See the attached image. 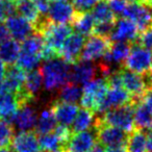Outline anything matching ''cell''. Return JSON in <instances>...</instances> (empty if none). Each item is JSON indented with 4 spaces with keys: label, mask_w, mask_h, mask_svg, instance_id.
<instances>
[{
    "label": "cell",
    "mask_w": 152,
    "mask_h": 152,
    "mask_svg": "<svg viewBox=\"0 0 152 152\" xmlns=\"http://www.w3.org/2000/svg\"><path fill=\"white\" fill-rule=\"evenodd\" d=\"M71 65L59 57L47 61L41 68L43 85L47 91H57L69 83Z\"/></svg>",
    "instance_id": "obj_1"
},
{
    "label": "cell",
    "mask_w": 152,
    "mask_h": 152,
    "mask_svg": "<svg viewBox=\"0 0 152 152\" xmlns=\"http://www.w3.org/2000/svg\"><path fill=\"white\" fill-rule=\"evenodd\" d=\"M134 102L126 104V105L120 106V107L112 108L106 110L105 113L101 114L99 117L96 118V121L102 124L110 125V126L117 127L125 132L130 133L134 127Z\"/></svg>",
    "instance_id": "obj_2"
},
{
    "label": "cell",
    "mask_w": 152,
    "mask_h": 152,
    "mask_svg": "<svg viewBox=\"0 0 152 152\" xmlns=\"http://www.w3.org/2000/svg\"><path fill=\"white\" fill-rule=\"evenodd\" d=\"M38 34L43 36L46 46L58 55L65 41L72 34V26L68 24L53 23L46 17Z\"/></svg>",
    "instance_id": "obj_3"
},
{
    "label": "cell",
    "mask_w": 152,
    "mask_h": 152,
    "mask_svg": "<svg viewBox=\"0 0 152 152\" xmlns=\"http://www.w3.org/2000/svg\"><path fill=\"white\" fill-rule=\"evenodd\" d=\"M107 91L108 85L104 77L93 79L86 83L83 88V95L80 99L83 108L92 110L94 114L97 113Z\"/></svg>",
    "instance_id": "obj_4"
},
{
    "label": "cell",
    "mask_w": 152,
    "mask_h": 152,
    "mask_svg": "<svg viewBox=\"0 0 152 152\" xmlns=\"http://www.w3.org/2000/svg\"><path fill=\"white\" fill-rule=\"evenodd\" d=\"M123 68L142 75L152 73V52L137 42L133 43Z\"/></svg>",
    "instance_id": "obj_5"
},
{
    "label": "cell",
    "mask_w": 152,
    "mask_h": 152,
    "mask_svg": "<svg viewBox=\"0 0 152 152\" xmlns=\"http://www.w3.org/2000/svg\"><path fill=\"white\" fill-rule=\"evenodd\" d=\"M120 73L123 88H125V90L132 96L135 101L142 99L148 89L152 87L150 74L142 75V74L135 73L123 67L120 68Z\"/></svg>",
    "instance_id": "obj_6"
},
{
    "label": "cell",
    "mask_w": 152,
    "mask_h": 152,
    "mask_svg": "<svg viewBox=\"0 0 152 152\" xmlns=\"http://www.w3.org/2000/svg\"><path fill=\"white\" fill-rule=\"evenodd\" d=\"M93 128L95 130L97 142L105 148L126 146L129 133L125 132L122 129L110 125L102 124L96 120Z\"/></svg>",
    "instance_id": "obj_7"
},
{
    "label": "cell",
    "mask_w": 152,
    "mask_h": 152,
    "mask_svg": "<svg viewBox=\"0 0 152 152\" xmlns=\"http://www.w3.org/2000/svg\"><path fill=\"white\" fill-rule=\"evenodd\" d=\"M110 46H112V42L110 41V39L93 34L89 37L85 42L79 61H98L110 50Z\"/></svg>",
    "instance_id": "obj_8"
},
{
    "label": "cell",
    "mask_w": 152,
    "mask_h": 152,
    "mask_svg": "<svg viewBox=\"0 0 152 152\" xmlns=\"http://www.w3.org/2000/svg\"><path fill=\"white\" fill-rule=\"evenodd\" d=\"M86 39L85 36L73 32L67 38L64 45L61 46L58 53V57L65 61L66 63L73 65L80 58L81 51H83V45H85Z\"/></svg>",
    "instance_id": "obj_9"
},
{
    "label": "cell",
    "mask_w": 152,
    "mask_h": 152,
    "mask_svg": "<svg viewBox=\"0 0 152 152\" xmlns=\"http://www.w3.org/2000/svg\"><path fill=\"white\" fill-rule=\"evenodd\" d=\"M123 17L132 21L141 32L152 26V11L143 3L127 4Z\"/></svg>",
    "instance_id": "obj_10"
},
{
    "label": "cell",
    "mask_w": 152,
    "mask_h": 152,
    "mask_svg": "<svg viewBox=\"0 0 152 152\" xmlns=\"http://www.w3.org/2000/svg\"><path fill=\"white\" fill-rule=\"evenodd\" d=\"M139 28L132 21L126 18H118L115 24L114 30L110 36V41L115 42L135 43L139 39Z\"/></svg>",
    "instance_id": "obj_11"
},
{
    "label": "cell",
    "mask_w": 152,
    "mask_h": 152,
    "mask_svg": "<svg viewBox=\"0 0 152 152\" xmlns=\"http://www.w3.org/2000/svg\"><path fill=\"white\" fill-rule=\"evenodd\" d=\"M134 101L135 100L132 98V96L123 88H108L107 93L102 103L100 104L97 114L101 115L108 110L120 107Z\"/></svg>",
    "instance_id": "obj_12"
},
{
    "label": "cell",
    "mask_w": 152,
    "mask_h": 152,
    "mask_svg": "<svg viewBox=\"0 0 152 152\" xmlns=\"http://www.w3.org/2000/svg\"><path fill=\"white\" fill-rule=\"evenodd\" d=\"M98 72V68L92 61H78L71 65L69 81L74 85L80 86L93 80Z\"/></svg>",
    "instance_id": "obj_13"
},
{
    "label": "cell",
    "mask_w": 152,
    "mask_h": 152,
    "mask_svg": "<svg viewBox=\"0 0 152 152\" xmlns=\"http://www.w3.org/2000/svg\"><path fill=\"white\" fill-rule=\"evenodd\" d=\"M97 140L94 128L91 130L72 133L66 145L65 152H91Z\"/></svg>",
    "instance_id": "obj_14"
},
{
    "label": "cell",
    "mask_w": 152,
    "mask_h": 152,
    "mask_svg": "<svg viewBox=\"0 0 152 152\" xmlns=\"http://www.w3.org/2000/svg\"><path fill=\"white\" fill-rule=\"evenodd\" d=\"M25 76V72L18 66H7V71L0 86V90L18 95L23 91Z\"/></svg>",
    "instance_id": "obj_15"
},
{
    "label": "cell",
    "mask_w": 152,
    "mask_h": 152,
    "mask_svg": "<svg viewBox=\"0 0 152 152\" xmlns=\"http://www.w3.org/2000/svg\"><path fill=\"white\" fill-rule=\"evenodd\" d=\"M37 121L38 116L34 106L31 103H25L20 106L10 123L20 131H29L36 128Z\"/></svg>",
    "instance_id": "obj_16"
},
{
    "label": "cell",
    "mask_w": 152,
    "mask_h": 152,
    "mask_svg": "<svg viewBox=\"0 0 152 152\" xmlns=\"http://www.w3.org/2000/svg\"><path fill=\"white\" fill-rule=\"evenodd\" d=\"M5 26L9 30L10 34L18 42H22L25 39H27L29 36L34 34V28L32 24L25 18L21 17L20 15L10 16L5 20Z\"/></svg>",
    "instance_id": "obj_17"
},
{
    "label": "cell",
    "mask_w": 152,
    "mask_h": 152,
    "mask_svg": "<svg viewBox=\"0 0 152 152\" xmlns=\"http://www.w3.org/2000/svg\"><path fill=\"white\" fill-rule=\"evenodd\" d=\"M13 152H41L40 143L36 131H20L12 141Z\"/></svg>",
    "instance_id": "obj_18"
},
{
    "label": "cell",
    "mask_w": 152,
    "mask_h": 152,
    "mask_svg": "<svg viewBox=\"0 0 152 152\" xmlns=\"http://www.w3.org/2000/svg\"><path fill=\"white\" fill-rule=\"evenodd\" d=\"M75 12L74 5L70 1H54L50 4L47 18L53 23L71 24Z\"/></svg>",
    "instance_id": "obj_19"
},
{
    "label": "cell",
    "mask_w": 152,
    "mask_h": 152,
    "mask_svg": "<svg viewBox=\"0 0 152 152\" xmlns=\"http://www.w3.org/2000/svg\"><path fill=\"white\" fill-rule=\"evenodd\" d=\"M49 106L52 110L59 125H65V126L71 125L79 112L77 104L66 103V102H61L57 100H53Z\"/></svg>",
    "instance_id": "obj_20"
},
{
    "label": "cell",
    "mask_w": 152,
    "mask_h": 152,
    "mask_svg": "<svg viewBox=\"0 0 152 152\" xmlns=\"http://www.w3.org/2000/svg\"><path fill=\"white\" fill-rule=\"evenodd\" d=\"M15 7L16 13L19 14L21 17L25 18L27 21H29L34 26V32H38L39 28L41 27L46 17H43L41 15L36 4L32 2V0H18L15 3Z\"/></svg>",
    "instance_id": "obj_21"
},
{
    "label": "cell",
    "mask_w": 152,
    "mask_h": 152,
    "mask_svg": "<svg viewBox=\"0 0 152 152\" xmlns=\"http://www.w3.org/2000/svg\"><path fill=\"white\" fill-rule=\"evenodd\" d=\"M19 106V100L15 94L0 90V120L11 122Z\"/></svg>",
    "instance_id": "obj_22"
},
{
    "label": "cell",
    "mask_w": 152,
    "mask_h": 152,
    "mask_svg": "<svg viewBox=\"0 0 152 152\" xmlns=\"http://www.w3.org/2000/svg\"><path fill=\"white\" fill-rule=\"evenodd\" d=\"M43 86V77L40 70H31L27 72L25 76V83H24L23 91L26 95L29 96L30 99L34 101L41 93Z\"/></svg>",
    "instance_id": "obj_23"
},
{
    "label": "cell",
    "mask_w": 152,
    "mask_h": 152,
    "mask_svg": "<svg viewBox=\"0 0 152 152\" xmlns=\"http://www.w3.org/2000/svg\"><path fill=\"white\" fill-rule=\"evenodd\" d=\"M133 118L135 128L142 130H152V115L142 99L135 101Z\"/></svg>",
    "instance_id": "obj_24"
},
{
    "label": "cell",
    "mask_w": 152,
    "mask_h": 152,
    "mask_svg": "<svg viewBox=\"0 0 152 152\" xmlns=\"http://www.w3.org/2000/svg\"><path fill=\"white\" fill-rule=\"evenodd\" d=\"M70 25L75 28L78 34H83V36H90L91 34H93L95 22H94L93 16L90 12L76 11Z\"/></svg>",
    "instance_id": "obj_25"
},
{
    "label": "cell",
    "mask_w": 152,
    "mask_h": 152,
    "mask_svg": "<svg viewBox=\"0 0 152 152\" xmlns=\"http://www.w3.org/2000/svg\"><path fill=\"white\" fill-rule=\"evenodd\" d=\"M21 51V45L15 39H9L0 44V58L7 66H12L17 61Z\"/></svg>",
    "instance_id": "obj_26"
},
{
    "label": "cell",
    "mask_w": 152,
    "mask_h": 152,
    "mask_svg": "<svg viewBox=\"0 0 152 152\" xmlns=\"http://www.w3.org/2000/svg\"><path fill=\"white\" fill-rule=\"evenodd\" d=\"M57 127V121L53 114L52 110L49 106L48 108H45L40 114L37 121L36 132L37 134H47L54 130Z\"/></svg>",
    "instance_id": "obj_27"
},
{
    "label": "cell",
    "mask_w": 152,
    "mask_h": 152,
    "mask_svg": "<svg viewBox=\"0 0 152 152\" xmlns=\"http://www.w3.org/2000/svg\"><path fill=\"white\" fill-rule=\"evenodd\" d=\"M94 115L95 114L92 110H86V108L79 110L74 122L72 123V133L81 132V131H86L93 128L96 120Z\"/></svg>",
    "instance_id": "obj_28"
},
{
    "label": "cell",
    "mask_w": 152,
    "mask_h": 152,
    "mask_svg": "<svg viewBox=\"0 0 152 152\" xmlns=\"http://www.w3.org/2000/svg\"><path fill=\"white\" fill-rule=\"evenodd\" d=\"M81 95H83V89L79 86L69 83L58 90L55 100L66 103L76 104L78 101H80Z\"/></svg>",
    "instance_id": "obj_29"
},
{
    "label": "cell",
    "mask_w": 152,
    "mask_h": 152,
    "mask_svg": "<svg viewBox=\"0 0 152 152\" xmlns=\"http://www.w3.org/2000/svg\"><path fill=\"white\" fill-rule=\"evenodd\" d=\"M126 146L127 152H148L146 132L142 129L134 128L129 133Z\"/></svg>",
    "instance_id": "obj_30"
},
{
    "label": "cell",
    "mask_w": 152,
    "mask_h": 152,
    "mask_svg": "<svg viewBox=\"0 0 152 152\" xmlns=\"http://www.w3.org/2000/svg\"><path fill=\"white\" fill-rule=\"evenodd\" d=\"M44 47H45V40L43 38V36L34 32L31 36L28 37L27 39L22 41L21 51L29 53V54L32 55H38V56L41 57Z\"/></svg>",
    "instance_id": "obj_31"
},
{
    "label": "cell",
    "mask_w": 152,
    "mask_h": 152,
    "mask_svg": "<svg viewBox=\"0 0 152 152\" xmlns=\"http://www.w3.org/2000/svg\"><path fill=\"white\" fill-rule=\"evenodd\" d=\"M94 22L96 23H103V22H116L118 17L110 10V5L105 0H100L99 2L92 10Z\"/></svg>",
    "instance_id": "obj_32"
},
{
    "label": "cell",
    "mask_w": 152,
    "mask_h": 152,
    "mask_svg": "<svg viewBox=\"0 0 152 152\" xmlns=\"http://www.w3.org/2000/svg\"><path fill=\"white\" fill-rule=\"evenodd\" d=\"M132 43L128 42H115L112 43L108 53L114 61V64L117 65H123L124 61H126L127 56H128L129 52H130Z\"/></svg>",
    "instance_id": "obj_33"
},
{
    "label": "cell",
    "mask_w": 152,
    "mask_h": 152,
    "mask_svg": "<svg viewBox=\"0 0 152 152\" xmlns=\"http://www.w3.org/2000/svg\"><path fill=\"white\" fill-rule=\"evenodd\" d=\"M40 61L41 57L38 56V55H32L29 54V53L20 51V54L18 56L17 61H16V66H18L24 72H29L31 70L36 69Z\"/></svg>",
    "instance_id": "obj_34"
},
{
    "label": "cell",
    "mask_w": 152,
    "mask_h": 152,
    "mask_svg": "<svg viewBox=\"0 0 152 152\" xmlns=\"http://www.w3.org/2000/svg\"><path fill=\"white\" fill-rule=\"evenodd\" d=\"M14 137V127L10 122L0 120V147H10Z\"/></svg>",
    "instance_id": "obj_35"
},
{
    "label": "cell",
    "mask_w": 152,
    "mask_h": 152,
    "mask_svg": "<svg viewBox=\"0 0 152 152\" xmlns=\"http://www.w3.org/2000/svg\"><path fill=\"white\" fill-rule=\"evenodd\" d=\"M115 24L116 22H103V23H96L94 25L93 34L95 36H99L102 38H110L112 34L113 30H114Z\"/></svg>",
    "instance_id": "obj_36"
},
{
    "label": "cell",
    "mask_w": 152,
    "mask_h": 152,
    "mask_svg": "<svg viewBox=\"0 0 152 152\" xmlns=\"http://www.w3.org/2000/svg\"><path fill=\"white\" fill-rule=\"evenodd\" d=\"M16 14L15 3L7 0H0V23H2L10 16Z\"/></svg>",
    "instance_id": "obj_37"
},
{
    "label": "cell",
    "mask_w": 152,
    "mask_h": 152,
    "mask_svg": "<svg viewBox=\"0 0 152 152\" xmlns=\"http://www.w3.org/2000/svg\"><path fill=\"white\" fill-rule=\"evenodd\" d=\"M100 0H72V4L77 12H90Z\"/></svg>",
    "instance_id": "obj_38"
},
{
    "label": "cell",
    "mask_w": 152,
    "mask_h": 152,
    "mask_svg": "<svg viewBox=\"0 0 152 152\" xmlns=\"http://www.w3.org/2000/svg\"><path fill=\"white\" fill-rule=\"evenodd\" d=\"M137 42L146 48L152 49V26L140 34Z\"/></svg>",
    "instance_id": "obj_39"
},
{
    "label": "cell",
    "mask_w": 152,
    "mask_h": 152,
    "mask_svg": "<svg viewBox=\"0 0 152 152\" xmlns=\"http://www.w3.org/2000/svg\"><path fill=\"white\" fill-rule=\"evenodd\" d=\"M107 4L110 5V10L114 12L116 16H123L125 9L127 7L126 1H124V0H107Z\"/></svg>",
    "instance_id": "obj_40"
},
{
    "label": "cell",
    "mask_w": 152,
    "mask_h": 152,
    "mask_svg": "<svg viewBox=\"0 0 152 152\" xmlns=\"http://www.w3.org/2000/svg\"><path fill=\"white\" fill-rule=\"evenodd\" d=\"M50 1L51 0H32V2L36 4L37 9L39 10L40 14L43 17H47L49 7H50Z\"/></svg>",
    "instance_id": "obj_41"
},
{
    "label": "cell",
    "mask_w": 152,
    "mask_h": 152,
    "mask_svg": "<svg viewBox=\"0 0 152 152\" xmlns=\"http://www.w3.org/2000/svg\"><path fill=\"white\" fill-rule=\"evenodd\" d=\"M142 101L146 104V106L148 107V110H150L152 115V87L150 89H148V91L145 93V95L142 97Z\"/></svg>",
    "instance_id": "obj_42"
},
{
    "label": "cell",
    "mask_w": 152,
    "mask_h": 152,
    "mask_svg": "<svg viewBox=\"0 0 152 152\" xmlns=\"http://www.w3.org/2000/svg\"><path fill=\"white\" fill-rule=\"evenodd\" d=\"M10 36H11V34H10V32H9V30H7L5 24L0 23V44L3 43L4 41L9 40Z\"/></svg>",
    "instance_id": "obj_43"
},
{
    "label": "cell",
    "mask_w": 152,
    "mask_h": 152,
    "mask_svg": "<svg viewBox=\"0 0 152 152\" xmlns=\"http://www.w3.org/2000/svg\"><path fill=\"white\" fill-rule=\"evenodd\" d=\"M147 149L148 152H152V130H147Z\"/></svg>",
    "instance_id": "obj_44"
},
{
    "label": "cell",
    "mask_w": 152,
    "mask_h": 152,
    "mask_svg": "<svg viewBox=\"0 0 152 152\" xmlns=\"http://www.w3.org/2000/svg\"><path fill=\"white\" fill-rule=\"evenodd\" d=\"M91 152H106V148L104 146H102L101 144L97 143L95 144V146L93 147V149L91 150Z\"/></svg>",
    "instance_id": "obj_45"
},
{
    "label": "cell",
    "mask_w": 152,
    "mask_h": 152,
    "mask_svg": "<svg viewBox=\"0 0 152 152\" xmlns=\"http://www.w3.org/2000/svg\"><path fill=\"white\" fill-rule=\"evenodd\" d=\"M106 152H127L125 146H121V147H113V148H107Z\"/></svg>",
    "instance_id": "obj_46"
},
{
    "label": "cell",
    "mask_w": 152,
    "mask_h": 152,
    "mask_svg": "<svg viewBox=\"0 0 152 152\" xmlns=\"http://www.w3.org/2000/svg\"><path fill=\"white\" fill-rule=\"evenodd\" d=\"M143 4H145L146 7L152 10V0H143Z\"/></svg>",
    "instance_id": "obj_47"
},
{
    "label": "cell",
    "mask_w": 152,
    "mask_h": 152,
    "mask_svg": "<svg viewBox=\"0 0 152 152\" xmlns=\"http://www.w3.org/2000/svg\"><path fill=\"white\" fill-rule=\"evenodd\" d=\"M0 152H13L9 147H0Z\"/></svg>",
    "instance_id": "obj_48"
},
{
    "label": "cell",
    "mask_w": 152,
    "mask_h": 152,
    "mask_svg": "<svg viewBox=\"0 0 152 152\" xmlns=\"http://www.w3.org/2000/svg\"><path fill=\"white\" fill-rule=\"evenodd\" d=\"M124 1L131 3H143V0H124Z\"/></svg>",
    "instance_id": "obj_49"
},
{
    "label": "cell",
    "mask_w": 152,
    "mask_h": 152,
    "mask_svg": "<svg viewBox=\"0 0 152 152\" xmlns=\"http://www.w3.org/2000/svg\"><path fill=\"white\" fill-rule=\"evenodd\" d=\"M7 1H10V2H13V3H16L18 0H7Z\"/></svg>",
    "instance_id": "obj_50"
},
{
    "label": "cell",
    "mask_w": 152,
    "mask_h": 152,
    "mask_svg": "<svg viewBox=\"0 0 152 152\" xmlns=\"http://www.w3.org/2000/svg\"><path fill=\"white\" fill-rule=\"evenodd\" d=\"M53 1H69V0H53Z\"/></svg>",
    "instance_id": "obj_51"
},
{
    "label": "cell",
    "mask_w": 152,
    "mask_h": 152,
    "mask_svg": "<svg viewBox=\"0 0 152 152\" xmlns=\"http://www.w3.org/2000/svg\"><path fill=\"white\" fill-rule=\"evenodd\" d=\"M150 79H151V85H152V73L150 74Z\"/></svg>",
    "instance_id": "obj_52"
},
{
    "label": "cell",
    "mask_w": 152,
    "mask_h": 152,
    "mask_svg": "<svg viewBox=\"0 0 152 152\" xmlns=\"http://www.w3.org/2000/svg\"><path fill=\"white\" fill-rule=\"evenodd\" d=\"M1 83H2V80H1V79H0V86H1Z\"/></svg>",
    "instance_id": "obj_53"
}]
</instances>
